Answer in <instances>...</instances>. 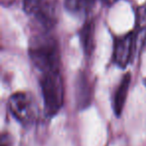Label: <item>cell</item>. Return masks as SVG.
<instances>
[{"label":"cell","instance_id":"cell-1","mask_svg":"<svg viewBox=\"0 0 146 146\" xmlns=\"http://www.w3.org/2000/svg\"><path fill=\"white\" fill-rule=\"evenodd\" d=\"M29 58L40 74L60 69V52L56 39L47 31L34 35L29 42Z\"/></svg>","mask_w":146,"mask_h":146},{"label":"cell","instance_id":"cell-3","mask_svg":"<svg viewBox=\"0 0 146 146\" xmlns=\"http://www.w3.org/2000/svg\"><path fill=\"white\" fill-rule=\"evenodd\" d=\"M23 10L42 31L49 32L57 23L58 14L54 0H23Z\"/></svg>","mask_w":146,"mask_h":146},{"label":"cell","instance_id":"cell-12","mask_svg":"<svg viewBox=\"0 0 146 146\" xmlns=\"http://www.w3.org/2000/svg\"><path fill=\"white\" fill-rule=\"evenodd\" d=\"M144 84H145V86H146V78L144 79Z\"/></svg>","mask_w":146,"mask_h":146},{"label":"cell","instance_id":"cell-10","mask_svg":"<svg viewBox=\"0 0 146 146\" xmlns=\"http://www.w3.org/2000/svg\"><path fill=\"white\" fill-rule=\"evenodd\" d=\"M95 0H64V7L73 15H86L93 7Z\"/></svg>","mask_w":146,"mask_h":146},{"label":"cell","instance_id":"cell-7","mask_svg":"<svg viewBox=\"0 0 146 146\" xmlns=\"http://www.w3.org/2000/svg\"><path fill=\"white\" fill-rule=\"evenodd\" d=\"M130 83H131V74L130 72H127L122 76L113 95L112 108H113V112L116 117H120L123 112L126 98H127L128 91H129Z\"/></svg>","mask_w":146,"mask_h":146},{"label":"cell","instance_id":"cell-4","mask_svg":"<svg viewBox=\"0 0 146 146\" xmlns=\"http://www.w3.org/2000/svg\"><path fill=\"white\" fill-rule=\"evenodd\" d=\"M8 110L10 114L23 126L34 122L36 117V106L33 97L26 92H15L8 99Z\"/></svg>","mask_w":146,"mask_h":146},{"label":"cell","instance_id":"cell-9","mask_svg":"<svg viewBox=\"0 0 146 146\" xmlns=\"http://www.w3.org/2000/svg\"><path fill=\"white\" fill-rule=\"evenodd\" d=\"M79 38L82 50L86 57H90L95 49V23L87 19L79 31Z\"/></svg>","mask_w":146,"mask_h":146},{"label":"cell","instance_id":"cell-2","mask_svg":"<svg viewBox=\"0 0 146 146\" xmlns=\"http://www.w3.org/2000/svg\"><path fill=\"white\" fill-rule=\"evenodd\" d=\"M41 94L44 113L47 117H54L64 104V81L60 69L47 71L40 74Z\"/></svg>","mask_w":146,"mask_h":146},{"label":"cell","instance_id":"cell-5","mask_svg":"<svg viewBox=\"0 0 146 146\" xmlns=\"http://www.w3.org/2000/svg\"><path fill=\"white\" fill-rule=\"evenodd\" d=\"M136 55L133 31L114 38L112 61L119 68H126Z\"/></svg>","mask_w":146,"mask_h":146},{"label":"cell","instance_id":"cell-8","mask_svg":"<svg viewBox=\"0 0 146 146\" xmlns=\"http://www.w3.org/2000/svg\"><path fill=\"white\" fill-rule=\"evenodd\" d=\"M133 33L135 37V50L136 53H139L146 43V3L139 6L136 10Z\"/></svg>","mask_w":146,"mask_h":146},{"label":"cell","instance_id":"cell-11","mask_svg":"<svg viewBox=\"0 0 146 146\" xmlns=\"http://www.w3.org/2000/svg\"><path fill=\"white\" fill-rule=\"evenodd\" d=\"M102 3H104L105 5H108V6H110V5L114 4V3L117 1V0H101Z\"/></svg>","mask_w":146,"mask_h":146},{"label":"cell","instance_id":"cell-6","mask_svg":"<svg viewBox=\"0 0 146 146\" xmlns=\"http://www.w3.org/2000/svg\"><path fill=\"white\" fill-rule=\"evenodd\" d=\"M76 104L79 109H86L92 101V87L89 78L84 72H80L77 75L75 83Z\"/></svg>","mask_w":146,"mask_h":146}]
</instances>
